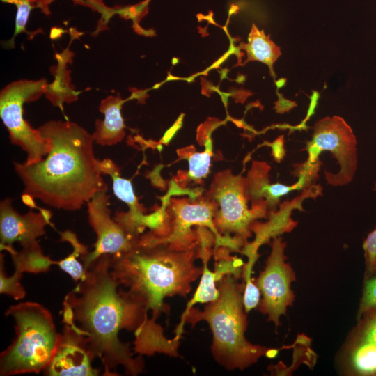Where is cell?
I'll return each mask as SVG.
<instances>
[{
	"mask_svg": "<svg viewBox=\"0 0 376 376\" xmlns=\"http://www.w3.org/2000/svg\"><path fill=\"white\" fill-rule=\"evenodd\" d=\"M111 255L102 254L84 263L86 272L75 288L64 297L63 322L85 339L94 359L98 358L104 375H137L144 368L141 357H134L118 334L123 329L140 334L150 318L144 304L120 285L111 271Z\"/></svg>",
	"mask_w": 376,
	"mask_h": 376,
	"instance_id": "1",
	"label": "cell"
},
{
	"mask_svg": "<svg viewBox=\"0 0 376 376\" xmlns=\"http://www.w3.org/2000/svg\"><path fill=\"white\" fill-rule=\"evenodd\" d=\"M51 144L48 154L33 164L14 162L24 185L22 198L34 205L76 211L107 187L95 157L93 135L70 121L49 120L38 128Z\"/></svg>",
	"mask_w": 376,
	"mask_h": 376,
	"instance_id": "2",
	"label": "cell"
},
{
	"mask_svg": "<svg viewBox=\"0 0 376 376\" xmlns=\"http://www.w3.org/2000/svg\"><path fill=\"white\" fill-rule=\"evenodd\" d=\"M201 252V240L192 249H178L151 228L141 234L132 249L111 256V271L120 286L151 311L156 321L168 311L166 297H186L191 292V283L203 272V267L195 264Z\"/></svg>",
	"mask_w": 376,
	"mask_h": 376,
	"instance_id": "3",
	"label": "cell"
},
{
	"mask_svg": "<svg viewBox=\"0 0 376 376\" xmlns=\"http://www.w3.org/2000/svg\"><path fill=\"white\" fill-rule=\"evenodd\" d=\"M233 274L224 276L217 283L219 297L203 311L191 308L183 312L173 337L180 340L186 322L194 327L205 321L212 334L211 352L216 361L227 370H244L263 357H274L277 349L250 343L245 337L246 313L243 304L244 284Z\"/></svg>",
	"mask_w": 376,
	"mask_h": 376,
	"instance_id": "4",
	"label": "cell"
},
{
	"mask_svg": "<svg viewBox=\"0 0 376 376\" xmlns=\"http://www.w3.org/2000/svg\"><path fill=\"white\" fill-rule=\"evenodd\" d=\"M6 315L15 321V338L0 354V375L43 372L61 338L51 313L39 303L25 301L10 306Z\"/></svg>",
	"mask_w": 376,
	"mask_h": 376,
	"instance_id": "5",
	"label": "cell"
},
{
	"mask_svg": "<svg viewBox=\"0 0 376 376\" xmlns=\"http://www.w3.org/2000/svg\"><path fill=\"white\" fill-rule=\"evenodd\" d=\"M205 195L218 205L213 219L218 235L215 249L242 251L249 244L257 219L267 217V201L253 203L249 209L246 178L230 170L214 175Z\"/></svg>",
	"mask_w": 376,
	"mask_h": 376,
	"instance_id": "6",
	"label": "cell"
},
{
	"mask_svg": "<svg viewBox=\"0 0 376 376\" xmlns=\"http://www.w3.org/2000/svg\"><path fill=\"white\" fill-rule=\"evenodd\" d=\"M47 90L45 79H24L11 82L1 91L0 117L11 143L26 152V164L42 160L51 149L50 143L23 117L24 104L37 100Z\"/></svg>",
	"mask_w": 376,
	"mask_h": 376,
	"instance_id": "7",
	"label": "cell"
},
{
	"mask_svg": "<svg viewBox=\"0 0 376 376\" xmlns=\"http://www.w3.org/2000/svg\"><path fill=\"white\" fill-rule=\"evenodd\" d=\"M107 186L97 191L87 204L88 222L97 235L95 249L81 257L83 263L102 254L117 255L132 249L146 227L141 219L129 211L111 215Z\"/></svg>",
	"mask_w": 376,
	"mask_h": 376,
	"instance_id": "8",
	"label": "cell"
},
{
	"mask_svg": "<svg viewBox=\"0 0 376 376\" xmlns=\"http://www.w3.org/2000/svg\"><path fill=\"white\" fill-rule=\"evenodd\" d=\"M157 226L154 228L171 246L189 249L201 242L199 227L207 228L215 235L213 219L218 205L206 195L195 199L170 198L163 207Z\"/></svg>",
	"mask_w": 376,
	"mask_h": 376,
	"instance_id": "9",
	"label": "cell"
},
{
	"mask_svg": "<svg viewBox=\"0 0 376 376\" xmlns=\"http://www.w3.org/2000/svg\"><path fill=\"white\" fill-rule=\"evenodd\" d=\"M285 248V243L281 237L273 238L265 268L255 279L262 295L258 309L267 315V320L276 327L280 324L281 316L286 313L287 308L295 300L291 283L295 281V274L286 262Z\"/></svg>",
	"mask_w": 376,
	"mask_h": 376,
	"instance_id": "10",
	"label": "cell"
},
{
	"mask_svg": "<svg viewBox=\"0 0 376 376\" xmlns=\"http://www.w3.org/2000/svg\"><path fill=\"white\" fill-rule=\"evenodd\" d=\"M313 139L308 146V162L313 163L317 152L329 150L340 166L338 173L325 171L329 184L334 186L350 182L357 169V141L351 127L338 116L325 117L316 122Z\"/></svg>",
	"mask_w": 376,
	"mask_h": 376,
	"instance_id": "11",
	"label": "cell"
},
{
	"mask_svg": "<svg viewBox=\"0 0 376 376\" xmlns=\"http://www.w3.org/2000/svg\"><path fill=\"white\" fill-rule=\"evenodd\" d=\"M51 214L45 209L33 210L22 214L13 206L11 198H5L0 203L1 247L13 246L18 242L22 249H32L39 245L38 238L45 233Z\"/></svg>",
	"mask_w": 376,
	"mask_h": 376,
	"instance_id": "12",
	"label": "cell"
},
{
	"mask_svg": "<svg viewBox=\"0 0 376 376\" xmlns=\"http://www.w3.org/2000/svg\"><path fill=\"white\" fill-rule=\"evenodd\" d=\"M358 320L344 350L345 373L376 376V310L363 313Z\"/></svg>",
	"mask_w": 376,
	"mask_h": 376,
	"instance_id": "13",
	"label": "cell"
},
{
	"mask_svg": "<svg viewBox=\"0 0 376 376\" xmlns=\"http://www.w3.org/2000/svg\"><path fill=\"white\" fill-rule=\"evenodd\" d=\"M94 359L84 338L64 324L57 350L43 370L50 376H94L100 371L92 366Z\"/></svg>",
	"mask_w": 376,
	"mask_h": 376,
	"instance_id": "14",
	"label": "cell"
},
{
	"mask_svg": "<svg viewBox=\"0 0 376 376\" xmlns=\"http://www.w3.org/2000/svg\"><path fill=\"white\" fill-rule=\"evenodd\" d=\"M8 251L13 259L15 272L10 276H6L4 271L3 256L0 260V292L13 297L15 300L23 299L26 291L20 283L23 272L40 273L49 270L52 264H56L48 256L43 254L40 246L32 249H22L17 251L13 246L1 247Z\"/></svg>",
	"mask_w": 376,
	"mask_h": 376,
	"instance_id": "15",
	"label": "cell"
},
{
	"mask_svg": "<svg viewBox=\"0 0 376 376\" xmlns=\"http://www.w3.org/2000/svg\"><path fill=\"white\" fill-rule=\"evenodd\" d=\"M269 166L264 162L253 161L246 178L247 191L252 203L266 201L268 207L274 210L279 204L280 197L288 191L301 188L303 183L299 181L292 186L281 184L271 185L268 173Z\"/></svg>",
	"mask_w": 376,
	"mask_h": 376,
	"instance_id": "16",
	"label": "cell"
},
{
	"mask_svg": "<svg viewBox=\"0 0 376 376\" xmlns=\"http://www.w3.org/2000/svg\"><path fill=\"white\" fill-rule=\"evenodd\" d=\"M124 100L119 95H110L102 100L99 110L104 119L95 121L92 134L95 143L101 146H113L120 143L125 136L124 121L121 114Z\"/></svg>",
	"mask_w": 376,
	"mask_h": 376,
	"instance_id": "17",
	"label": "cell"
},
{
	"mask_svg": "<svg viewBox=\"0 0 376 376\" xmlns=\"http://www.w3.org/2000/svg\"><path fill=\"white\" fill-rule=\"evenodd\" d=\"M99 166L102 174L111 177L114 194L128 205L129 212L137 217H145V210L134 194L132 182L120 175L116 164L111 159H99Z\"/></svg>",
	"mask_w": 376,
	"mask_h": 376,
	"instance_id": "18",
	"label": "cell"
},
{
	"mask_svg": "<svg viewBox=\"0 0 376 376\" xmlns=\"http://www.w3.org/2000/svg\"><path fill=\"white\" fill-rule=\"evenodd\" d=\"M249 42L242 45L247 54V61H258L267 64L272 70L273 64L281 55V51L263 31L253 25L249 33ZM273 71V70H272Z\"/></svg>",
	"mask_w": 376,
	"mask_h": 376,
	"instance_id": "19",
	"label": "cell"
},
{
	"mask_svg": "<svg viewBox=\"0 0 376 376\" xmlns=\"http://www.w3.org/2000/svg\"><path fill=\"white\" fill-rule=\"evenodd\" d=\"M61 240L69 242L73 251L63 260L56 262V264H58L59 267L75 281H80L85 274L86 269L84 263L77 260V257L86 255L88 252L87 247L81 244L76 235L71 231L61 233Z\"/></svg>",
	"mask_w": 376,
	"mask_h": 376,
	"instance_id": "20",
	"label": "cell"
},
{
	"mask_svg": "<svg viewBox=\"0 0 376 376\" xmlns=\"http://www.w3.org/2000/svg\"><path fill=\"white\" fill-rule=\"evenodd\" d=\"M210 150H205L202 152L192 151L191 155L189 157V177L194 182H198L203 178H205L208 173L211 162Z\"/></svg>",
	"mask_w": 376,
	"mask_h": 376,
	"instance_id": "21",
	"label": "cell"
},
{
	"mask_svg": "<svg viewBox=\"0 0 376 376\" xmlns=\"http://www.w3.org/2000/svg\"><path fill=\"white\" fill-rule=\"evenodd\" d=\"M251 274L244 272L242 276L244 281V287L243 290V304L244 311L246 313L252 309L258 307L260 301V292L255 280L251 277Z\"/></svg>",
	"mask_w": 376,
	"mask_h": 376,
	"instance_id": "22",
	"label": "cell"
},
{
	"mask_svg": "<svg viewBox=\"0 0 376 376\" xmlns=\"http://www.w3.org/2000/svg\"><path fill=\"white\" fill-rule=\"evenodd\" d=\"M365 253V279L376 276V229L368 234L363 242Z\"/></svg>",
	"mask_w": 376,
	"mask_h": 376,
	"instance_id": "23",
	"label": "cell"
},
{
	"mask_svg": "<svg viewBox=\"0 0 376 376\" xmlns=\"http://www.w3.org/2000/svg\"><path fill=\"white\" fill-rule=\"evenodd\" d=\"M376 310V276L365 279L357 319L365 312Z\"/></svg>",
	"mask_w": 376,
	"mask_h": 376,
	"instance_id": "24",
	"label": "cell"
},
{
	"mask_svg": "<svg viewBox=\"0 0 376 376\" xmlns=\"http://www.w3.org/2000/svg\"><path fill=\"white\" fill-rule=\"evenodd\" d=\"M17 7L15 34L24 31L26 23L31 9L29 0H13Z\"/></svg>",
	"mask_w": 376,
	"mask_h": 376,
	"instance_id": "25",
	"label": "cell"
}]
</instances>
